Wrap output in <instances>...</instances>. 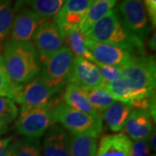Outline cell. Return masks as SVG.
Listing matches in <instances>:
<instances>
[{
    "instance_id": "d6986e66",
    "label": "cell",
    "mask_w": 156,
    "mask_h": 156,
    "mask_svg": "<svg viewBox=\"0 0 156 156\" xmlns=\"http://www.w3.org/2000/svg\"><path fill=\"white\" fill-rule=\"evenodd\" d=\"M65 0H17L14 7L25 6L40 17L49 19L55 17Z\"/></svg>"
},
{
    "instance_id": "4fadbf2b",
    "label": "cell",
    "mask_w": 156,
    "mask_h": 156,
    "mask_svg": "<svg viewBox=\"0 0 156 156\" xmlns=\"http://www.w3.org/2000/svg\"><path fill=\"white\" fill-rule=\"evenodd\" d=\"M42 156H70L69 134L59 124H52L45 132Z\"/></svg>"
},
{
    "instance_id": "277c9868",
    "label": "cell",
    "mask_w": 156,
    "mask_h": 156,
    "mask_svg": "<svg viewBox=\"0 0 156 156\" xmlns=\"http://www.w3.org/2000/svg\"><path fill=\"white\" fill-rule=\"evenodd\" d=\"M52 121L59 122L71 134H87L97 138L103 130V120L101 115H92L81 112L58 101L52 108Z\"/></svg>"
},
{
    "instance_id": "7a4b0ae2",
    "label": "cell",
    "mask_w": 156,
    "mask_h": 156,
    "mask_svg": "<svg viewBox=\"0 0 156 156\" xmlns=\"http://www.w3.org/2000/svg\"><path fill=\"white\" fill-rule=\"evenodd\" d=\"M83 35L95 42L126 49L136 56L145 55L143 41L128 30L115 8L94 23Z\"/></svg>"
},
{
    "instance_id": "9c48e42d",
    "label": "cell",
    "mask_w": 156,
    "mask_h": 156,
    "mask_svg": "<svg viewBox=\"0 0 156 156\" xmlns=\"http://www.w3.org/2000/svg\"><path fill=\"white\" fill-rule=\"evenodd\" d=\"M33 44L37 51L39 60L53 55L65 46L66 37L58 28L53 18L43 23L32 37Z\"/></svg>"
},
{
    "instance_id": "8fae6325",
    "label": "cell",
    "mask_w": 156,
    "mask_h": 156,
    "mask_svg": "<svg viewBox=\"0 0 156 156\" xmlns=\"http://www.w3.org/2000/svg\"><path fill=\"white\" fill-rule=\"evenodd\" d=\"M14 11H17V15L13 19L10 40L17 42L31 41L36 30L47 19L40 17L25 6L14 7Z\"/></svg>"
},
{
    "instance_id": "4dcf8cb0",
    "label": "cell",
    "mask_w": 156,
    "mask_h": 156,
    "mask_svg": "<svg viewBox=\"0 0 156 156\" xmlns=\"http://www.w3.org/2000/svg\"><path fill=\"white\" fill-rule=\"evenodd\" d=\"M11 139H12L11 137H9V138L0 140V154H3L5 151L6 148L8 147V146L10 145Z\"/></svg>"
},
{
    "instance_id": "3957f363",
    "label": "cell",
    "mask_w": 156,
    "mask_h": 156,
    "mask_svg": "<svg viewBox=\"0 0 156 156\" xmlns=\"http://www.w3.org/2000/svg\"><path fill=\"white\" fill-rule=\"evenodd\" d=\"M3 56L6 71L12 83H26L40 74L38 54L31 41L8 40L4 47Z\"/></svg>"
},
{
    "instance_id": "52a82bcc",
    "label": "cell",
    "mask_w": 156,
    "mask_h": 156,
    "mask_svg": "<svg viewBox=\"0 0 156 156\" xmlns=\"http://www.w3.org/2000/svg\"><path fill=\"white\" fill-rule=\"evenodd\" d=\"M58 101L48 105L30 108H21L16 122L17 132L24 137L39 139L53 123L51 112Z\"/></svg>"
},
{
    "instance_id": "d6a6232c",
    "label": "cell",
    "mask_w": 156,
    "mask_h": 156,
    "mask_svg": "<svg viewBox=\"0 0 156 156\" xmlns=\"http://www.w3.org/2000/svg\"><path fill=\"white\" fill-rule=\"evenodd\" d=\"M0 156H12L11 154V147H10V145L8 146V147L6 148L5 151L3 153V154H1Z\"/></svg>"
},
{
    "instance_id": "ffe728a7",
    "label": "cell",
    "mask_w": 156,
    "mask_h": 156,
    "mask_svg": "<svg viewBox=\"0 0 156 156\" xmlns=\"http://www.w3.org/2000/svg\"><path fill=\"white\" fill-rule=\"evenodd\" d=\"M70 156H96L97 139L87 134H69Z\"/></svg>"
},
{
    "instance_id": "7402d4cb",
    "label": "cell",
    "mask_w": 156,
    "mask_h": 156,
    "mask_svg": "<svg viewBox=\"0 0 156 156\" xmlns=\"http://www.w3.org/2000/svg\"><path fill=\"white\" fill-rule=\"evenodd\" d=\"M12 156H42L39 139L23 137L10 145Z\"/></svg>"
},
{
    "instance_id": "ba28073f",
    "label": "cell",
    "mask_w": 156,
    "mask_h": 156,
    "mask_svg": "<svg viewBox=\"0 0 156 156\" xmlns=\"http://www.w3.org/2000/svg\"><path fill=\"white\" fill-rule=\"evenodd\" d=\"M117 10L124 25L134 36L143 41L150 34L152 25L142 0H122Z\"/></svg>"
},
{
    "instance_id": "1f68e13d",
    "label": "cell",
    "mask_w": 156,
    "mask_h": 156,
    "mask_svg": "<svg viewBox=\"0 0 156 156\" xmlns=\"http://www.w3.org/2000/svg\"><path fill=\"white\" fill-rule=\"evenodd\" d=\"M148 44H149V46H150V48L152 50H155V35H154V36L151 37Z\"/></svg>"
},
{
    "instance_id": "f546056e",
    "label": "cell",
    "mask_w": 156,
    "mask_h": 156,
    "mask_svg": "<svg viewBox=\"0 0 156 156\" xmlns=\"http://www.w3.org/2000/svg\"><path fill=\"white\" fill-rule=\"evenodd\" d=\"M142 2L150 17L152 28H154L156 23V0H142Z\"/></svg>"
},
{
    "instance_id": "d4e9b609",
    "label": "cell",
    "mask_w": 156,
    "mask_h": 156,
    "mask_svg": "<svg viewBox=\"0 0 156 156\" xmlns=\"http://www.w3.org/2000/svg\"><path fill=\"white\" fill-rule=\"evenodd\" d=\"M94 1L95 0H65L58 12L84 17Z\"/></svg>"
},
{
    "instance_id": "7c38bea8",
    "label": "cell",
    "mask_w": 156,
    "mask_h": 156,
    "mask_svg": "<svg viewBox=\"0 0 156 156\" xmlns=\"http://www.w3.org/2000/svg\"><path fill=\"white\" fill-rule=\"evenodd\" d=\"M68 83L83 89L97 88L104 85L96 63L83 57H74Z\"/></svg>"
},
{
    "instance_id": "ac0fdd59",
    "label": "cell",
    "mask_w": 156,
    "mask_h": 156,
    "mask_svg": "<svg viewBox=\"0 0 156 156\" xmlns=\"http://www.w3.org/2000/svg\"><path fill=\"white\" fill-rule=\"evenodd\" d=\"M118 0H95L84 16L79 30L84 34L115 6Z\"/></svg>"
},
{
    "instance_id": "83f0119b",
    "label": "cell",
    "mask_w": 156,
    "mask_h": 156,
    "mask_svg": "<svg viewBox=\"0 0 156 156\" xmlns=\"http://www.w3.org/2000/svg\"><path fill=\"white\" fill-rule=\"evenodd\" d=\"M96 65L99 68L104 85L115 82L120 76L123 69V67H120V66L107 65L102 63H96Z\"/></svg>"
},
{
    "instance_id": "4316f807",
    "label": "cell",
    "mask_w": 156,
    "mask_h": 156,
    "mask_svg": "<svg viewBox=\"0 0 156 156\" xmlns=\"http://www.w3.org/2000/svg\"><path fill=\"white\" fill-rule=\"evenodd\" d=\"M14 86L8 76L6 71L5 59L2 54H0V96L11 98V90Z\"/></svg>"
},
{
    "instance_id": "6da1fadb",
    "label": "cell",
    "mask_w": 156,
    "mask_h": 156,
    "mask_svg": "<svg viewBox=\"0 0 156 156\" xmlns=\"http://www.w3.org/2000/svg\"><path fill=\"white\" fill-rule=\"evenodd\" d=\"M116 101L132 103L134 101L155 96L156 64L153 56H135L124 66L119 78L103 85Z\"/></svg>"
},
{
    "instance_id": "e575fe53",
    "label": "cell",
    "mask_w": 156,
    "mask_h": 156,
    "mask_svg": "<svg viewBox=\"0 0 156 156\" xmlns=\"http://www.w3.org/2000/svg\"><path fill=\"white\" fill-rule=\"evenodd\" d=\"M153 156H155V155H153Z\"/></svg>"
},
{
    "instance_id": "5b68a950",
    "label": "cell",
    "mask_w": 156,
    "mask_h": 156,
    "mask_svg": "<svg viewBox=\"0 0 156 156\" xmlns=\"http://www.w3.org/2000/svg\"><path fill=\"white\" fill-rule=\"evenodd\" d=\"M73 59L71 50L65 45L53 55L40 60L39 76L56 95L68 83Z\"/></svg>"
},
{
    "instance_id": "e0dca14e",
    "label": "cell",
    "mask_w": 156,
    "mask_h": 156,
    "mask_svg": "<svg viewBox=\"0 0 156 156\" xmlns=\"http://www.w3.org/2000/svg\"><path fill=\"white\" fill-rule=\"evenodd\" d=\"M63 99L68 106L71 107L76 110L92 115H97V113L89 103L85 89L74 84L68 83L64 91Z\"/></svg>"
},
{
    "instance_id": "603a6c76",
    "label": "cell",
    "mask_w": 156,
    "mask_h": 156,
    "mask_svg": "<svg viewBox=\"0 0 156 156\" xmlns=\"http://www.w3.org/2000/svg\"><path fill=\"white\" fill-rule=\"evenodd\" d=\"M65 37L69 45L68 48L71 50L74 57H83L95 62L85 44V36L79 30L69 31Z\"/></svg>"
},
{
    "instance_id": "f1b7e54d",
    "label": "cell",
    "mask_w": 156,
    "mask_h": 156,
    "mask_svg": "<svg viewBox=\"0 0 156 156\" xmlns=\"http://www.w3.org/2000/svg\"><path fill=\"white\" fill-rule=\"evenodd\" d=\"M150 147L148 144V139L134 140L132 142L130 156H149Z\"/></svg>"
},
{
    "instance_id": "484cf974",
    "label": "cell",
    "mask_w": 156,
    "mask_h": 156,
    "mask_svg": "<svg viewBox=\"0 0 156 156\" xmlns=\"http://www.w3.org/2000/svg\"><path fill=\"white\" fill-rule=\"evenodd\" d=\"M17 108L11 99L0 96V127L13 122L17 116Z\"/></svg>"
},
{
    "instance_id": "30bf717a",
    "label": "cell",
    "mask_w": 156,
    "mask_h": 156,
    "mask_svg": "<svg viewBox=\"0 0 156 156\" xmlns=\"http://www.w3.org/2000/svg\"><path fill=\"white\" fill-rule=\"evenodd\" d=\"M85 44L95 63L124 67L138 56L126 49L95 42L87 37H85Z\"/></svg>"
},
{
    "instance_id": "9a60e30c",
    "label": "cell",
    "mask_w": 156,
    "mask_h": 156,
    "mask_svg": "<svg viewBox=\"0 0 156 156\" xmlns=\"http://www.w3.org/2000/svg\"><path fill=\"white\" fill-rule=\"evenodd\" d=\"M132 141L128 135L119 133L101 137L96 156H130Z\"/></svg>"
},
{
    "instance_id": "2e32d148",
    "label": "cell",
    "mask_w": 156,
    "mask_h": 156,
    "mask_svg": "<svg viewBox=\"0 0 156 156\" xmlns=\"http://www.w3.org/2000/svg\"><path fill=\"white\" fill-rule=\"evenodd\" d=\"M133 109L131 103L115 101L102 113V120L113 132H121L123 130L125 122L129 113Z\"/></svg>"
},
{
    "instance_id": "44dd1931",
    "label": "cell",
    "mask_w": 156,
    "mask_h": 156,
    "mask_svg": "<svg viewBox=\"0 0 156 156\" xmlns=\"http://www.w3.org/2000/svg\"><path fill=\"white\" fill-rule=\"evenodd\" d=\"M85 89L90 105L99 115H102V113L116 101L104 86Z\"/></svg>"
},
{
    "instance_id": "836d02e7",
    "label": "cell",
    "mask_w": 156,
    "mask_h": 156,
    "mask_svg": "<svg viewBox=\"0 0 156 156\" xmlns=\"http://www.w3.org/2000/svg\"><path fill=\"white\" fill-rule=\"evenodd\" d=\"M2 49V42H0V50Z\"/></svg>"
},
{
    "instance_id": "d590c367",
    "label": "cell",
    "mask_w": 156,
    "mask_h": 156,
    "mask_svg": "<svg viewBox=\"0 0 156 156\" xmlns=\"http://www.w3.org/2000/svg\"><path fill=\"white\" fill-rule=\"evenodd\" d=\"M0 128H1V127H0Z\"/></svg>"
},
{
    "instance_id": "5bb4252c",
    "label": "cell",
    "mask_w": 156,
    "mask_h": 156,
    "mask_svg": "<svg viewBox=\"0 0 156 156\" xmlns=\"http://www.w3.org/2000/svg\"><path fill=\"white\" fill-rule=\"evenodd\" d=\"M123 130L134 140L147 139L153 130L150 112L138 108L131 110L125 122Z\"/></svg>"
},
{
    "instance_id": "cb8c5ba5",
    "label": "cell",
    "mask_w": 156,
    "mask_h": 156,
    "mask_svg": "<svg viewBox=\"0 0 156 156\" xmlns=\"http://www.w3.org/2000/svg\"><path fill=\"white\" fill-rule=\"evenodd\" d=\"M14 12L13 0H0V42L11 33Z\"/></svg>"
},
{
    "instance_id": "8992f818",
    "label": "cell",
    "mask_w": 156,
    "mask_h": 156,
    "mask_svg": "<svg viewBox=\"0 0 156 156\" xmlns=\"http://www.w3.org/2000/svg\"><path fill=\"white\" fill-rule=\"evenodd\" d=\"M56 94L39 76L24 84H14L11 100L22 105V108H30L48 105L56 101Z\"/></svg>"
}]
</instances>
